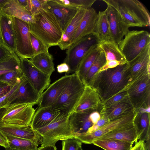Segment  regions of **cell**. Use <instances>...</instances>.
Instances as JSON below:
<instances>
[{
	"label": "cell",
	"mask_w": 150,
	"mask_h": 150,
	"mask_svg": "<svg viewBox=\"0 0 150 150\" xmlns=\"http://www.w3.org/2000/svg\"><path fill=\"white\" fill-rule=\"evenodd\" d=\"M130 78L127 62L98 72L88 86L97 93L102 103L118 93L127 90Z\"/></svg>",
	"instance_id": "obj_1"
},
{
	"label": "cell",
	"mask_w": 150,
	"mask_h": 150,
	"mask_svg": "<svg viewBox=\"0 0 150 150\" xmlns=\"http://www.w3.org/2000/svg\"><path fill=\"white\" fill-rule=\"evenodd\" d=\"M33 16L34 22L29 24L30 32L48 48L57 45L62 39L63 32L53 14L48 9Z\"/></svg>",
	"instance_id": "obj_2"
},
{
	"label": "cell",
	"mask_w": 150,
	"mask_h": 150,
	"mask_svg": "<svg viewBox=\"0 0 150 150\" xmlns=\"http://www.w3.org/2000/svg\"><path fill=\"white\" fill-rule=\"evenodd\" d=\"M41 136V146H55L59 140L74 137L69 120V115L62 111L47 126L35 130Z\"/></svg>",
	"instance_id": "obj_3"
},
{
	"label": "cell",
	"mask_w": 150,
	"mask_h": 150,
	"mask_svg": "<svg viewBox=\"0 0 150 150\" xmlns=\"http://www.w3.org/2000/svg\"><path fill=\"white\" fill-rule=\"evenodd\" d=\"M125 22L129 27H146L150 25L148 11L137 0H112Z\"/></svg>",
	"instance_id": "obj_4"
},
{
	"label": "cell",
	"mask_w": 150,
	"mask_h": 150,
	"mask_svg": "<svg viewBox=\"0 0 150 150\" xmlns=\"http://www.w3.org/2000/svg\"><path fill=\"white\" fill-rule=\"evenodd\" d=\"M85 86L76 72L71 74L65 88L57 100L50 107L54 109L64 111L69 115L75 108Z\"/></svg>",
	"instance_id": "obj_5"
},
{
	"label": "cell",
	"mask_w": 150,
	"mask_h": 150,
	"mask_svg": "<svg viewBox=\"0 0 150 150\" xmlns=\"http://www.w3.org/2000/svg\"><path fill=\"white\" fill-rule=\"evenodd\" d=\"M119 48L128 62L150 44L149 33L144 30H129L118 44Z\"/></svg>",
	"instance_id": "obj_6"
},
{
	"label": "cell",
	"mask_w": 150,
	"mask_h": 150,
	"mask_svg": "<svg viewBox=\"0 0 150 150\" xmlns=\"http://www.w3.org/2000/svg\"><path fill=\"white\" fill-rule=\"evenodd\" d=\"M127 91L129 102L136 112L140 108L150 106V74L132 82Z\"/></svg>",
	"instance_id": "obj_7"
},
{
	"label": "cell",
	"mask_w": 150,
	"mask_h": 150,
	"mask_svg": "<svg viewBox=\"0 0 150 150\" xmlns=\"http://www.w3.org/2000/svg\"><path fill=\"white\" fill-rule=\"evenodd\" d=\"M33 105L26 104L0 109V123L12 125H30L35 110Z\"/></svg>",
	"instance_id": "obj_8"
},
{
	"label": "cell",
	"mask_w": 150,
	"mask_h": 150,
	"mask_svg": "<svg viewBox=\"0 0 150 150\" xmlns=\"http://www.w3.org/2000/svg\"><path fill=\"white\" fill-rule=\"evenodd\" d=\"M10 17L13 22L14 34L15 53L20 58H32L35 54L30 41L29 23L19 18Z\"/></svg>",
	"instance_id": "obj_9"
},
{
	"label": "cell",
	"mask_w": 150,
	"mask_h": 150,
	"mask_svg": "<svg viewBox=\"0 0 150 150\" xmlns=\"http://www.w3.org/2000/svg\"><path fill=\"white\" fill-rule=\"evenodd\" d=\"M136 112L134 111L127 115L110 121L98 130L75 137L82 143L91 144L96 139L104 135L134 125Z\"/></svg>",
	"instance_id": "obj_10"
},
{
	"label": "cell",
	"mask_w": 150,
	"mask_h": 150,
	"mask_svg": "<svg viewBox=\"0 0 150 150\" xmlns=\"http://www.w3.org/2000/svg\"><path fill=\"white\" fill-rule=\"evenodd\" d=\"M99 42L93 33L87 35L71 45L66 50L64 62L69 66L68 73L76 72L82 59L86 53Z\"/></svg>",
	"instance_id": "obj_11"
},
{
	"label": "cell",
	"mask_w": 150,
	"mask_h": 150,
	"mask_svg": "<svg viewBox=\"0 0 150 150\" xmlns=\"http://www.w3.org/2000/svg\"><path fill=\"white\" fill-rule=\"evenodd\" d=\"M106 3L105 10L108 21L110 39L117 44L129 30V27L125 22L112 0H102Z\"/></svg>",
	"instance_id": "obj_12"
},
{
	"label": "cell",
	"mask_w": 150,
	"mask_h": 150,
	"mask_svg": "<svg viewBox=\"0 0 150 150\" xmlns=\"http://www.w3.org/2000/svg\"><path fill=\"white\" fill-rule=\"evenodd\" d=\"M21 70L32 86L39 94L50 85V76L37 69L27 58H19Z\"/></svg>",
	"instance_id": "obj_13"
},
{
	"label": "cell",
	"mask_w": 150,
	"mask_h": 150,
	"mask_svg": "<svg viewBox=\"0 0 150 150\" xmlns=\"http://www.w3.org/2000/svg\"><path fill=\"white\" fill-rule=\"evenodd\" d=\"M40 96L24 76L19 86L8 96L5 107L22 104H30L33 106L38 104Z\"/></svg>",
	"instance_id": "obj_14"
},
{
	"label": "cell",
	"mask_w": 150,
	"mask_h": 150,
	"mask_svg": "<svg viewBox=\"0 0 150 150\" xmlns=\"http://www.w3.org/2000/svg\"><path fill=\"white\" fill-rule=\"evenodd\" d=\"M127 64L130 73L129 84L143 76L150 74V44L127 62Z\"/></svg>",
	"instance_id": "obj_15"
},
{
	"label": "cell",
	"mask_w": 150,
	"mask_h": 150,
	"mask_svg": "<svg viewBox=\"0 0 150 150\" xmlns=\"http://www.w3.org/2000/svg\"><path fill=\"white\" fill-rule=\"evenodd\" d=\"M71 75H65L55 81L41 94L39 108L51 106L57 99L67 86Z\"/></svg>",
	"instance_id": "obj_16"
},
{
	"label": "cell",
	"mask_w": 150,
	"mask_h": 150,
	"mask_svg": "<svg viewBox=\"0 0 150 150\" xmlns=\"http://www.w3.org/2000/svg\"><path fill=\"white\" fill-rule=\"evenodd\" d=\"M102 103L96 91L91 86H86L84 91L73 112L86 113L100 112Z\"/></svg>",
	"instance_id": "obj_17"
},
{
	"label": "cell",
	"mask_w": 150,
	"mask_h": 150,
	"mask_svg": "<svg viewBox=\"0 0 150 150\" xmlns=\"http://www.w3.org/2000/svg\"><path fill=\"white\" fill-rule=\"evenodd\" d=\"M47 3L49 9L58 21L63 33L79 8L63 5L54 0H47Z\"/></svg>",
	"instance_id": "obj_18"
},
{
	"label": "cell",
	"mask_w": 150,
	"mask_h": 150,
	"mask_svg": "<svg viewBox=\"0 0 150 150\" xmlns=\"http://www.w3.org/2000/svg\"><path fill=\"white\" fill-rule=\"evenodd\" d=\"M0 45L12 54L15 53L16 45L12 21L0 11Z\"/></svg>",
	"instance_id": "obj_19"
},
{
	"label": "cell",
	"mask_w": 150,
	"mask_h": 150,
	"mask_svg": "<svg viewBox=\"0 0 150 150\" xmlns=\"http://www.w3.org/2000/svg\"><path fill=\"white\" fill-rule=\"evenodd\" d=\"M0 132L5 135L29 140L37 145L40 142V134L34 130L30 125L21 126L0 123Z\"/></svg>",
	"instance_id": "obj_20"
},
{
	"label": "cell",
	"mask_w": 150,
	"mask_h": 150,
	"mask_svg": "<svg viewBox=\"0 0 150 150\" xmlns=\"http://www.w3.org/2000/svg\"><path fill=\"white\" fill-rule=\"evenodd\" d=\"M93 8L88 9L71 41V45L83 37L93 33L97 17Z\"/></svg>",
	"instance_id": "obj_21"
},
{
	"label": "cell",
	"mask_w": 150,
	"mask_h": 150,
	"mask_svg": "<svg viewBox=\"0 0 150 150\" xmlns=\"http://www.w3.org/2000/svg\"><path fill=\"white\" fill-rule=\"evenodd\" d=\"M62 111L50 106L39 108L35 112L30 125L35 131L44 127L51 123Z\"/></svg>",
	"instance_id": "obj_22"
},
{
	"label": "cell",
	"mask_w": 150,
	"mask_h": 150,
	"mask_svg": "<svg viewBox=\"0 0 150 150\" xmlns=\"http://www.w3.org/2000/svg\"><path fill=\"white\" fill-rule=\"evenodd\" d=\"M87 9L79 8L75 15L71 20L65 31L58 46L62 50L67 49L71 45V41L84 17Z\"/></svg>",
	"instance_id": "obj_23"
},
{
	"label": "cell",
	"mask_w": 150,
	"mask_h": 150,
	"mask_svg": "<svg viewBox=\"0 0 150 150\" xmlns=\"http://www.w3.org/2000/svg\"><path fill=\"white\" fill-rule=\"evenodd\" d=\"M91 113L72 112L69 115V120L74 137L85 133L93 125L89 118Z\"/></svg>",
	"instance_id": "obj_24"
},
{
	"label": "cell",
	"mask_w": 150,
	"mask_h": 150,
	"mask_svg": "<svg viewBox=\"0 0 150 150\" xmlns=\"http://www.w3.org/2000/svg\"><path fill=\"white\" fill-rule=\"evenodd\" d=\"M0 11L8 16L19 18L29 24L34 22V16L27 11L18 0H9Z\"/></svg>",
	"instance_id": "obj_25"
},
{
	"label": "cell",
	"mask_w": 150,
	"mask_h": 150,
	"mask_svg": "<svg viewBox=\"0 0 150 150\" xmlns=\"http://www.w3.org/2000/svg\"><path fill=\"white\" fill-rule=\"evenodd\" d=\"M105 139L120 140L133 144L139 140V136L134 125L104 135L95 140Z\"/></svg>",
	"instance_id": "obj_26"
},
{
	"label": "cell",
	"mask_w": 150,
	"mask_h": 150,
	"mask_svg": "<svg viewBox=\"0 0 150 150\" xmlns=\"http://www.w3.org/2000/svg\"><path fill=\"white\" fill-rule=\"evenodd\" d=\"M93 33L96 37L99 43L110 40V28L105 10L99 11L98 13Z\"/></svg>",
	"instance_id": "obj_27"
},
{
	"label": "cell",
	"mask_w": 150,
	"mask_h": 150,
	"mask_svg": "<svg viewBox=\"0 0 150 150\" xmlns=\"http://www.w3.org/2000/svg\"><path fill=\"white\" fill-rule=\"evenodd\" d=\"M134 111V110L129 103L123 102L109 107L102 108L99 112L101 115L105 116L110 121Z\"/></svg>",
	"instance_id": "obj_28"
},
{
	"label": "cell",
	"mask_w": 150,
	"mask_h": 150,
	"mask_svg": "<svg viewBox=\"0 0 150 150\" xmlns=\"http://www.w3.org/2000/svg\"><path fill=\"white\" fill-rule=\"evenodd\" d=\"M98 46L104 54L106 62L116 60L127 63L125 56L119 49L118 44L109 40L99 42Z\"/></svg>",
	"instance_id": "obj_29"
},
{
	"label": "cell",
	"mask_w": 150,
	"mask_h": 150,
	"mask_svg": "<svg viewBox=\"0 0 150 150\" xmlns=\"http://www.w3.org/2000/svg\"><path fill=\"white\" fill-rule=\"evenodd\" d=\"M98 44L92 47L85 54L81 60L76 72L82 82L101 51Z\"/></svg>",
	"instance_id": "obj_30"
},
{
	"label": "cell",
	"mask_w": 150,
	"mask_h": 150,
	"mask_svg": "<svg viewBox=\"0 0 150 150\" xmlns=\"http://www.w3.org/2000/svg\"><path fill=\"white\" fill-rule=\"evenodd\" d=\"M29 60L37 69L50 76L55 70L52 56L49 52L35 55Z\"/></svg>",
	"instance_id": "obj_31"
},
{
	"label": "cell",
	"mask_w": 150,
	"mask_h": 150,
	"mask_svg": "<svg viewBox=\"0 0 150 150\" xmlns=\"http://www.w3.org/2000/svg\"><path fill=\"white\" fill-rule=\"evenodd\" d=\"M134 122L139 134V140L145 142L150 139V113L136 112Z\"/></svg>",
	"instance_id": "obj_32"
},
{
	"label": "cell",
	"mask_w": 150,
	"mask_h": 150,
	"mask_svg": "<svg viewBox=\"0 0 150 150\" xmlns=\"http://www.w3.org/2000/svg\"><path fill=\"white\" fill-rule=\"evenodd\" d=\"M5 135L8 143V146L5 148L6 150H37L38 149V145L29 140Z\"/></svg>",
	"instance_id": "obj_33"
},
{
	"label": "cell",
	"mask_w": 150,
	"mask_h": 150,
	"mask_svg": "<svg viewBox=\"0 0 150 150\" xmlns=\"http://www.w3.org/2000/svg\"><path fill=\"white\" fill-rule=\"evenodd\" d=\"M92 144L105 150H130L133 145L127 142L109 139L95 140Z\"/></svg>",
	"instance_id": "obj_34"
},
{
	"label": "cell",
	"mask_w": 150,
	"mask_h": 150,
	"mask_svg": "<svg viewBox=\"0 0 150 150\" xmlns=\"http://www.w3.org/2000/svg\"><path fill=\"white\" fill-rule=\"evenodd\" d=\"M106 62L105 55L101 50L98 57L89 69L82 81L85 86L89 85L95 75L105 64Z\"/></svg>",
	"instance_id": "obj_35"
},
{
	"label": "cell",
	"mask_w": 150,
	"mask_h": 150,
	"mask_svg": "<svg viewBox=\"0 0 150 150\" xmlns=\"http://www.w3.org/2000/svg\"><path fill=\"white\" fill-rule=\"evenodd\" d=\"M20 60L16 53L0 61V76L8 72L21 69Z\"/></svg>",
	"instance_id": "obj_36"
},
{
	"label": "cell",
	"mask_w": 150,
	"mask_h": 150,
	"mask_svg": "<svg viewBox=\"0 0 150 150\" xmlns=\"http://www.w3.org/2000/svg\"><path fill=\"white\" fill-rule=\"evenodd\" d=\"M23 75L21 69L10 71L0 76V81L13 87L21 79Z\"/></svg>",
	"instance_id": "obj_37"
},
{
	"label": "cell",
	"mask_w": 150,
	"mask_h": 150,
	"mask_svg": "<svg viewBox=\"0 0 150 150\" xmlns=\"http://www.w3.org/2000/svg\"><path fill=\"white\" fill-rule=\"evenodd\" d=\"M62 5L79 8L87 9L91 8L96 0H54Z\"/></svg>",
	"instance_id": "obj_38"
},
{
	"label": "cell",
	"mask_w": 150,
	"mask_h": 150,
	"mask_svg": "<svg viewBox=\"0 0 150 150\" xmlns=\"http://www.w3.org/2000/svg\"><path fill=\"white\" fill-rule=\"evenodd\" d=\"M123 102H129L127 90L118 93L104 102L102 103V108L109 107Z\"/></svg>",
	"instance_id": "obj_39"
},
{
	"label": "cell",
	"mask_w": 150,
	"mask_h": 150,
	"mask_svg": "<svg viewBox=\"0 0 150 150\" xmlns=\"http://www.w3.org/2000/svg\"><path fill=\"white\" fill-rule=\"evenodd\" d=\"M30 38L35 56L40 53L49 52V48L46 45L31 33Z\"/></svg>",
	"instance_id": "obj_40"
},
{
	"label": "cell",
	"mask_w": 150,
	"mask_h": 150,
	"mask_svg": "<svg viewBox=\"0 0 150 150\" xmlns=\"http://www.w3.org/2000/svg\"><path fill=\"white\" fill-rule=\"evenodd\" d=\"M31 13L33 16L49 9L47 0H30Z\"/></svg>",
	"instance_id": "obj_41"
},
{
	"label": "cell",
	"mask_w": 150,
	"mask_h": 150,
	"mask_svg": "<svg viewBox=\"0 0 150 150\" xmlns=\"http://www.w3.org/2000/svg\"><path fill=\"white\" fill-rule=\"evenodd\" d=\"M62 141V150H78L82 143L75 137Z\"/></svg>",
	"instance_id": "obj_42"
},
{
	"label": "cell",
	"mask_w": 150,
	"mask_h": 150,
	"mask_svg": "<svg viewBox=\"0 0 150 150\" xmlns=\"http://www.w3.org/2000/svg\"><path fill=\"white\" fill-rule=\"evenodd\" d=\"M100 119L95 124L90 127L85 133H91L94 132L108 122L110 121L105 117L101 115Z\"/></svg>",
	"instance_id": "obj_43"
},
{
	"label": "cell",
	"mask_w": 150,
	"mask_h": 150,
	"mask_svg": "<svg viewBox=\"0 0 150 150\" xmlns=\"http://www.w3.org/2000/svg\"><path fill=\"white\" fill-rule=\"evenodd\" d=\"M21 81L22 80L19 81L16 85L12 87L10 90L7 93L0 98V109L6 107L8 96L18 87Z\"/></svg>",
	"instance_id": "obj_44"
},
{
	"label": "cell",
	"mask_w": 150,
	"mask_h": 150,
	"mask_svg": "<svg viewBox=\"0 0 150 150\" xmlns=\"http://www.w3.org/2000/svg\"><path fill=\"white\" fill-rule=\"evenodd\" d=\"M126 63H125L116 60H112L107 61L106 62L105 64L100 69L99 71L108 69L113 68L118 66L119 65H122Z\"/></svg>",
	"instance_id": "obj_45"
},
{
	"label": "cell",
	"mask_w": 150,
	"mask_h": 150,
	"mask_svg": "<svg viewBox=\"0 0 150 150\" xmlns=\"http://www.w3.org/2000/svg\"><path fill=\"white\" fill-rule=\"evenodd\" d=\"M12 54L6 48L0 45V61L10 57Z\"/></svg>",
	"instance_id": "obj_46"
},
{
	"label": "cell",
	"mask_w": 150,
	"mask_h": 150,
	"mask_svg": "<svg viewBox=\"0 0 150 150\" xmlns=\"http://www.w3.org/2000/svg\"><path fill=\"white\" fill-rule=\"evenodd\" d=\"M130 150H147L145 144V142L139 140L135 142V145Z\"/></svg>",
	"instance_id": "obj_47"
},
{
	"label": "cell",
	"mask_w": 150,
	"mask_h": 150,
	"mask_svg": "<svg viewBox=\"0 0 150 150\" xmlns=\"http://www.w3.org/2000/svg\"><path fill=\"white\" fill-rule=\"evenodd\" d=\"M89 118L93 125L96 123L101 118L100 112L97 111L91 112L89 115Z\"/></svg>",
	"instance_id": "obj_48"
},
{
	"label": "cell",
	"mask_w": 150,
	"mask_h": 150,
	"mask_svg": "<svg viewBox=\"0 0 150 150\" xmlns=\"http://www.w3.org/2000/svg\"><path fill=\"white\" fill-rule=\"evenodd\" d=\"M18 1L27 11L32 15L31 13V4L30 0H18Z\"/></svg>",
	"instance_id": "obj_49"
},
{
	"label": "cell",
	"mask_w": 150,
	"mask_h": 150,
	"mask_svg": "<svg viewBox=\"0 0 150 150\" xmlns=\"http://www.w3.org/2000/svg\"><path fill=\"white\" fill-rule=\"evenodd\" d=\"M57 68V72L59 73L66 72L68 73L69 71L68 65L64 62L58 65Z\"/></svg>",
	"instance_id": "obj_50"
},
{
	"label": "cell",
	"mask_w": 150,
	"mask_h": 150,
	"mask_svg": "<svg viewBox=\"0 0 150 150\" xmlns=\"http://www.w3.org/2000/svg\"><path fill=\"white\" fill-rule=\"evenodd\" d=\"M12 87L8 85L0 87V98L7 93L10 90Z\"/></svg>",
	"instance_id": "obj_51"
},
{
	"label": "cell",
	"mask_w": 150,
	"mask_h": 150,
	"mask_svg": "<svg viewBox=\"0 0 150 150\" xmlns=\"http://www.w3.org/2000/svg\"><path fill=\"white\" fill-rule=\"evenodd\" d=\"M8 145L6 135L0 132V146L6 148Z\"/></svg>",
	"instance_id": "obj_52"
},
{
	"label": "cell",
	"mask_w": 150,
	"mask_h": 150,
	"mask_svg": "<svg viewBox=\"0 0 150 150\" xmlns=\"http://www.w3.org/2000/svg\"><path fill=\"white\" fill-rule=\"evenodd\" d=\"M55 146H40L38 148L37 150H56Z\"/></svg>",
	"instance_id": "obj_53"
},
{
	"label": "cell",
	"mask_w": 150,
	"mask_h": 150,
	"mask_svg": "<svg viewBox=\"0 0 150 150\" xmlns=\"http://www.w3.org/2000/svg\"><path fill=\"white\" fill-rule=\"evenodd\" d=\"M138 111L150 113V106H149V107L147 108H140L137 112H138Z\"/></svg>",
	"instance_id": "obj_54"
},
{
	"label": "cell",
	"mask_w": 150,
	"mask_h": 150,
	"mask_svg": "<svg viewBox=\"0 0 150 150\" xmlns=\"http://www.w3.org/2000/svg\"><path fill=\"white\" fill-rule=\"evenodd\" d=\"M9 0H0V10L3 8Z\"/></svg>",
	"instance_id": "obj_55"
},
{
	"label": "cell",
	"mask_w": 150,
	"mask_h": 150,
	"mask_svg": "<svg viewBox=\"0 0 150 150\" xmlns=\"http://www.w3.org/2000/svg\"><path fill=\"white\" fill-rule=\"evenodd\" d=\"M8 85L7 84L0 81V87L6 86Z\"/></svg>",
	"instance_id": "obj_56"
},
{
	"label": "cell",
	"mask_w": 150,
	"mask_h": 150,
	"mask_svg": "<svg viewBox=\"0 0 150 150\" xmlns=\"http://www.w3.org/2000/svg\"><path fill=\"white\" fill-rule=\"evenodd\" d=\"M78 150H83L82 148L81 145H80L79 146Z\"/></svg>",
	"instance_id": "obj_57"
}]
</instances>
